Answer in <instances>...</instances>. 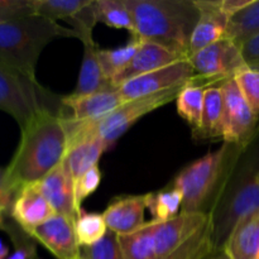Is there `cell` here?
Segmentation results:
<instances>
[{
  "label": "cell",
  "mask_w": 259,
  "mask_h": 259,
  "mask_svg": "<svg viewBox=\"0 0 259 259\" xmlns=\"http://www.w3.org/2000/svg\"><path fill=\"white\" fill-rule=\"evenodd\" d=\"M42 111L20 129V141L7 169V184L13 194L39 182L58 164L67 152V132L63 119Z\"/></svg>",
  "instance_id": "cell-1"
},
{
  "label": "cell",
  "mask_w": 259,
  "mask_h": 259,
  "mask_svg": "<svg viewBox=\"0 0 259 259\" xmlns=\"http://www.w3.org/2000/svg\"><path fill=\"white\" fill-rule=\"evenodd\" d=\"M133 17L132 38L166 48L189 60L190 39L200 12L192 0H125Z\"/></svg>",
  "instance_id": "cell-2"
},
{
  "label": "cell",
  "mask_w": 259,
  "mask_h": 259,
  "mask_svg": "<svg viewBox=\"0 0 259 259\" xmlns=\"http://www.w3.org/2000/svg\"><path fill=\"white\" fill-rule=\"evenodd\" d=\"M258 158L245 148L222 185L207 214L215 250H223L235 225L259 210Z\"/></svg>",
  "instance_id": "cell-3"
},
{
  "label": "cell",
  "mask_w": 259,
  "mask_h": 259,
  "mask_svg": "<svg viewBox=\"0 0 259 259\" xmlns=\"http://www.w3.org/2000/svg\"><path fill=\"white\" fill-rule=\"evenodd\" d=\"M77 38L72 28L37 14L0 22V62L33 81L42 51L55 38Z\"/></svg>",
  "instance_id": "cell-4"
},
{
  "label": "cell",
  "mask_w": 259,
  "mask_h": 259,
  "mask_svg": "<svg viewBox=\"0 0 259 259\" xmlns=\"http://www.w3.org/2000/svg\"><path fill=\"white\" fill-rule=\"evenodd\" d=\"M245 148L224 143L218 151L209 152L185 167L171 186L182 194L181 212L209 214L232 167Z\"/></svg>",
  "instance_id": "cell-5"
},
{
  "label": "cell",
  "mask_w": 259,
  "mask_h": 259,
  "mask_svg": "<svg viewBox=\"0 0 259 259\" xmlns=\"http://www.w3.org/2000/svg\"><path fill=\"white\" fill-rule=\"evenodd\" d=\"M151 223L156 259H204L217 252L206 214L181 212L167 222Z\"/></svg>",
  "instance_id": "cell-6"
},
{
  "label": "cell",
  "mask_w": 259,
  "mask_h": 259,
  "mask_svg": "<svg viewBox=\"0 0 259 259\" xmlns=\"http://www.w3.org/2000/svg\"><path fill=\"white\" fill-rule=\"evenodd\" d=\"M66 109L62 96L55 95L38 81L30 80L0 62V110L14 118L20 129L42 111L70 116Z\"/></svg>",
  "instance_id": "cell-7"
},
{
  "label": "cell",
  "mask_w": 259,
  "mask_h": 259,
  "mask_svg": "<svg viewBox=\"0 0 259 259\" xmlns=\"http://www.w3.org/2000/svg\"><path fill=\"white\" fill-rule=\"evenodd\" d=\"M189 62L195 73L207 83L224 82L248 67L240 47L225 37L190 56Z\"/></svg>",
  "instance_id": "cell-8"
},
{
  "label": "cell",
  "mask_w": 259,
  "mask_h": 259,
  "mask_svg": "<svg viewBox=\"0 0 259 259\" xmlns=\"http://www.w3.org/2000/svg\"><path fill=\"white\" fill-rule=\"evenodd\" d=\"M224 96V143L247 148L257 136L259 120L243 96L235 78L220 83Z\"/></svg>",
  "instance_id": "cell-9"
},
{
  "label": "cell",
  "mask_w": 259,
  "mask_h": 259,
  "mask_svg": "<svg viewBox=\"0 0 259 259\" xmlns=\"http://www.w3.org/2000/svg\"><path fill=\"white\" fill-rule=\"evenodd\" d=\"M200 81L201 78L195 73L189 60H180L172 65L123 83L119 86L118 91L124 103H126L142 96L182 88L191 83H197Z\"/></svg>",
  "instance_id": "cell-10"
},
{
  "label": "cell",
  "mask_w": 259,
  "mask_h": 259,
  "mask_svg": "<svg viewBox=\"0 0 259 259\" xmlns=\"http://www.w3.org/2000/svg\"><path fill=\"white\" fill-rule=\"evenodd\" d=\"M28 234L57 259H81V247L76 237L75 220L70 218L56 214Z\"/></svg>",
  "instance_id": "cell-11"
},
{
  "label": "cell",
  "mask_w": 259,
  "mask_h": 259,
  "mask_svg": "<svg viewBox=\"0 0 259 259\" xmlns=\"http://www.w3.org/2000/svg\"><path fill=\"white\" fill-rule=\"evenodd\" d=\"M200 17L190 39L189 58L225 37L228 15L222 10L220 0H197Z\"/></svg>",
  "instance_id": "cell-12"
},
{
  "label": "cell",
  "mask_w": 259,
  "mask_h": 259,
  "mask_svg": "<svg viewBox=\"0 0 259 259\" xmlns=\"http://www.w3.org/2000/svg\"><path fill=\"white\" fill-rule=\"evenodd\" d=\"M35 186L50 202L56 214L63 215L76 222L80 209L76 205L75 182L68 176L62 163L37 182Z\"/></svg>",
  "instance_id": "cell-13"
},
{
  "label": "cell",
  "mask_w": 259,
  "mask_h": 259,
  "mask_svg": "<svg viewBox=\"0 0 259 259\" xmlns=\"http://www.w3.org/2000/svg\"><path fill=\"white\" fill-rule=\"evenodd\" d=\"M55 215V210L40 194L35 184L19 190L9 210V217L27 233L45 224Z\"/></svg>",
  "instance_id": "cell-14"
},
{
  "label": "cell",
  "mask_w": 259,
  "mask_h": 259,
  "mask_svg": "<svg viewBox=\"0 0 259 259\" xmlns=\"http://www.w3.org/2000/svg\"><path fill=\"white\" fill-rule=\"evenodd\" d=\"M147 210V194L116 197L103 212L106 227L118 235H126L141 229Z\"/></svg>",
  "instance_id": "cell-15"
},
{
  "label": "cell",
  "mask_w": 259,
  "mask_h": 259,
  "mask_svg": "<svg viewBox=\"0 0 259 259\" xmlns=\"http://www.w3.org/2000/svg\"><path fill=\"white\" fill-rule=\"evenodd\" d=\"M180 60L181 58L167 51L166 48L161 47L156 43L142 40L141 46H139L138 51L134 55L131 63L120 73H118L111 80V82H113L114 88L118 89L119 86L133 80V78L153 72V71L159 70L162 67H166V66L172 65Z\"/></svg>",
  "instance_id": "cell-16"
},
{
  "label": "cell",
  "mask_w": 259,
  "mask_h": 259,
  "mask_svg": "<svg viewBox=\"0 0 259 259\" xmlns=\"http://www.w3.org/2000/svg\"><path fill=\"white\" fill-rule=\"evenodd\" d=\"M118 89L91 95L75 96L72 94L62 96V104L71 110V119L76 121L98 120L110 114L123 104Z\"/></svg>",
  "instance_id": "cell-17"
},
{
  "label": "cell",
  "mask_w": 259,
  "mask_h": 259,
  "mask_svg": "<svg viewBox=\"0 0 259 259\" xmlns=\"http://www.w3.org/2000/svg\"><path fill=\"white\" fill-rule=\"evenodd\" d=\"M83 56L81 62L78 80L72 95L83 96L91 94L101 93V91L114 90V85L103 72L100 62L98 58V46L93 38H86L82 40Z\"/></svg>",
  "instance_id": "cell-18"
},
{
  "label": "cell",
  "mask_w": 259,
  "mask_h": 259,
  "mask_svg": "<svg viewBox=\"0 0 259 259\" xmlns=\"http://www.w3.org/2000/svg\"><path fill=\"white\" fill-rule=\"evenodd\" d=\"M223 250L230 259H259V210L235 225Z\"/></svg>",
  "instance_id": "cell-19"
},
{
  "label": "cell",
  "mask_w": 259,
  "mask_h": 259,
  "mask_svg": "<svg viewBox=\"0 0 259 259\" xmlns=\"http://www.w3.org/2000/svg\"><path fill=\"white\" fill-rule=\"evenodd\" d=\"M109 147L101 138L86 139L67 148L62 164L73 182L77 181L89 169L98 166L100 157Z\"/></svg>",
  "instance_id": "cell-20"
},
{
  "label": "cell",
  "mask_w": 259,
  "mask_h": 259,
  "mask_svg": "<svg viewBox=\"0 0 259 259\" xmlns=\"http://www.w3.org/2000/svg\"><path fill=\"white\" fill-rule=\"evenodd\" d=\"M224 136V96L219 86H209L205 91L204 111L195 139L222 138Z\"/></svg>",
  "instance_id": "cell-21"
},
{
  "label": "cell",
  "mask_w": 259,
  "mask_h": 259,
  "mask_svg": "<svg viewBox=\"0 0 259 259\" xmlns=\"http://www.w3.org/2000/svg\"><path fill=\"white\" fill-rule=\"evenodd\" d=\"M259 34V0H252L244 9L229 18L225 38L242 47Z\"/></svg>",
  "instance_id": "cell-22"
},
{
  "label": "cell",
  "mask_w": 259,
  "mask_h": 259,
  "mask_svg": "<svg viewBox=\"0 0 259 259\" xmlns=\"http://www.w3.org/2000/svg\"><path fill=\"white\" fill-rule=\"evenodd\" d=\"M206 85L191 83L185 86L176 99L177 111L192 128V133L200 128L204 111Z\"/></svg>",
  "instance_id": "cell-23"
},
{
  "label": "cell",
  "mask_w": 259,
  "mask_h": 259,
  "mask_svg": "<svg viewBox=\"0 0 259 259\" xmlns=\"http://www.w3.org/2000/svg\"><path fill=\"white\" fill-rule=\"evenodd\" d=\"M182 201V194L171 185L161 191L147 194V209L154 222H167L181 214Z\"/></svg>",
  "instance_id": "cell-24"
},
{
  "label": "cell",
  "mask_w": 259,
  "mask_h": 259,
  "mask_svg": "<svg viewBox=\"0 0 259 259\" xmlns=\"http://www.w3.org/2000/svg\"><path fill=\"white\" fill-rule=\"evenodd\" d=\"M98 22L111 28L125 29L134 34V22L125 0H95L94 2Z\"/></svg>",
  "instance_id": "cell-25"
},
{
  "label": "cell",
  "mask_w": 259,
  "mask_h": 259,
  "mask_svg": "<svg viewBox=\"0 0 259 259\" xmlns=\"http://www.w3.org/2000/svg\"><path fill=\"white\" fill-rule=\"evenodd\" d=\"M141 43V39L132 38L131 42L121 46V47L111 48V50H100L99 48L98 58L101 68H103L104 75L110 81L113 80L118 73H120L131 63Z\"/></svg>",
  "instance_id": "cell-26"
},
{
  "label": "cell",
  "mask_w": 259,
  "mask_h": 259,
  "mask_svg": "<svg viewBox=\"0 0 259 259\" xmlns=\"http://www.w3.org/2000/svg\"><path fill=\"white\" fill-rule=\"evenodd\" d=\"M94 0H33L37 15L58 23L57 20L75 18L78 13L93 4Z\"/></svg>",
  "instance_id": "cell-27"
},
{
  "label": "cell",
  "mask_w": 259,
  "mask_h": 259,
  "mask_svg": "<svg viewBox=\"0 0 259 259\" xmlns=\"http://www.w3.org/2000/svg\"><path fill=\"white\" fill-rule=\"evenodd\" d=\"M124 259H156L152 242V223L148 222L134 233L119 235Z\"/></svg>",
  "instance_id": "cell-28"
},
{
  "label": "cell",
  "mask_w": 259,
  "mask_h": 259,
  "mask_svg": "<svg viewBox=\"0 0 259 259\" xmlns=\"http://www.w3.org/2000/svg\"><path fill=\"white\" fill-rule=\"evenodd\" d=\"M75 230L80 247H89L99 242L109 229L103 214L88 212L81 209L75 222Z\"/></svg>",
  "instance_id": "cell-29"
},
{
  "label": "cell",
  "mask_w": 259,
  "mask_h": 259,
  "mask_svg": "<svg viewBox=\"0 0 259 259\" xmlns=\"http://www.w3.org/2000/svg\"><path fill=\"white\" fill-rule=\"evenodd\" d=\"M9 217V215H8ZM2 230L9 235L14 252L8 257V259H39L37 254V242L23 230L12 218L5 219Z\"/></svg>",
  "instance_id": "cell-30"
},
{
  "label": "cell",
  "mask_w": 259,
  "mask_h": 259,
  "mask_svg": "<svg viewBox=\"0 0 259 259\" xmlns=\"http://www.w3.org/2000/svg\"><path fill=\"white\" fill-rule=\"evenodd\" d=\"M81 259H124L119 235L108 230L95 244L81 247Z\"/></svg>",
  "instance_id": "cell-31"
},
{
  "label": "cell",
  "mask_w": 259,
  "mask_h": 259,
  "mask_svg": "<svg viewBox=\"0 0 259 259\" xmlns=\"http://www.w3.org/2000/svg\"><path fill=\"white\" fill-rule=\"evenodd\" d=\"M234 78L248 105L259 120V71L247 67Z\"/></svg>",
  "instance_id": "cell-32"
},
{
  "label": "cell",
  "mask_w": 259,
  "mask_h": 259,
  "mask_svg": "<svg viewBox=\"0 0 259 259\" xmlns=\"http://www.w3.org/2000/svg\"><path fill=\"white\" fill-rule=\"evenodd\" d=\"M101 177L103 175H101L100 168L99 166H95L75 182V197L78 209H82L81 207L82 202L98 190V187L100 186Z\"/></svg>",
  "instance_id": "cell-33"
},
{
  "label": "cell",
  "mask_w": 259,
  "mask_h": 259,
  "mask_svg": "<svg viewBox=\"0 0 259 259\" xmlns=\"http://www.w3.org/2000/svg\"><path fill=\"white\" fill-rule=\"evenodd\" d=\"M35 14L33 0H0V22Z\"/></svg>",
  "instance_id": "cell-34"
},
{
  "label": "cell",
  "mask_w": 259,
  "mask_h": 259,
  "mask_svg": "<svg viewBox=\"0 0 259 259\" xmlns=\"http://www.w3.org/2000/svg\"><path fill=\"white\" fill-rule=\"evenodd\" d=\"M240 50L248 67L259 71V34L243 45Z\"/></svg>",
  "instance_id": "cell-35"
},
{
  "label": "cell",
  "mask_w": 259,
  "mask_h": 259,
  "mask_svg": "<svg viewBox=\"0 0 259 259\" xmlns=\"http://www.w3.org/2000/svg\"><path fill=\"white\" fill-rule=\"evenodd\" d=\"M14 197L15 195L7 184V169L0 167V210L9 214Z\"/></svg>",
  "instance_id": "cell-36"
},
{
  "label": "cell",
  "mask_w": 259,
  "mask_h": 259,
  "mask_svg": "<svg viewBox=\"0 0 259 259\" xmlns=\"http://www.w3.org/2000/svg\"><path fill=\"white\" fill-rule=\"evenodd\" d=\"M220 2H222V10L228 15V18H230L244 9L252 0H220Z\"/></svg>",
  "instance_id": "cell-37"
},
{
  "label": "cell",
  "mask_w": 259,
  "mask_h": 259,
  "mask_svg": "<svg viewBox=\"0 0 259 259\" xmlns=\"http://www.w3.org/2000/svg\"><path fill=\"white\" fill-rule=\"evenodd\" d=\"M204 259H230V258L228 257V254L224 252V250H217V252H212L211 254H209Z\"/></svg>",
  "instance_id": "cell-38"
},
{
  "label": "cell",
  "mask_w": 259,
  "mask_h": 259,
  "mask_svg": "<svg viewBox=\"0 0 259 259\" xmlns=\"http://www.w3.org/2000/svg\"><path fill=\"white\" fill-rule=\"evenodd\" d=\"M9 257V247L4 243V240L0 239V259H8Z\"/></svg>",
  "instance_id": "cell-39"
},
{
  "label": "cell",
  "mask_w": 259,
  "mask_h": 259,
  "mask_svg": "<svg viewBox=\"0 0 259 259\" xmlns=\"http://www.w3.org/2000/svg\"><path fill=\"white\" fill-rule=\"evenodd\" d=\"M8 212H5V211H3V210H0V229H2V227H3V224H4V222H5V219H7L8 218Z\"/></svg>",
  "instance_id": "cell-40"
},
{
  "label": "cell",
  "mask_w": 259,
  "mask_h": 259,
  "mask_svg": "<svg viewBox=\"0 0 259 259\" xmlns=\"http://www.w3.org/2000/svg\"><path fill=\"white\" fill-rule=\"evenodd\" d=\"M258 180H259V174H258Z\"/></svg>",
  "instance_id": "cell-41"
}]
</instances>
